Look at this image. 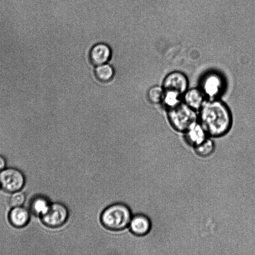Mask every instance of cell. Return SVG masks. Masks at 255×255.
<instances>
[{"label":"cell","mask_w":255,"mask_h":255,"mask_svg":"<svg viewBox=\"0 0 255 255\" xmlns=\"http://www.w3.org/2000/svg\"><path fill=\"white\" fill-rule=\"evenodd\" d=\"M198 122L207 135L217 137L226 134L232 124L228 107L217 99L206 100L199 110Z\"/></svg>","instance_id":"cell-1"},{"label":"cell","mask_w":255,"mask_h":255,"mask_svg":"<svg viewBox=\"0 0 255 255\" xmlns=\"http://www.w3.org/2000/svg\"><path fill=\"white\" fill-rule=\"evenodd\" d=\"M132 215L130 208L127 204L115 202L102 210L99 220L101 225L106 230L119 232L128 228Z\"/></svg>","instance_id":"cell-2"},{"label":"cell","mask_w":255,"mask_h":255,"mask_svg":"<svg viewBox=\"0 0 255 255\" xmlns=\"http://www.w3.org/2000/svg\"><path fill=\"white\" fill-rule=\"evenodd\" d=\"M167 117L170 124L174 129L183 132L198 122L197 111L183 101L168 109Z\"/></svg>","instance_id":"cell-3"},{"label":"cell","mask_w":255,"mask_h":255,"mask_svg":"<svg viewBox=\"0 0 255 255\" xmlns=\"http://www.w3.org/2000/svg\"><path fill=\"white\" fill-rule=\"evenodd\" d=\"M70 211L67 206L61 203L50 204L47 209L41 214L43 223L51 228H58L64 225L69 220Z\"/></svg>","instance_id":"cell-4"},{"label":"cell","mask_w":255,"mask_h":255,"mask_svg":"<svg viewBox=\"0 0 255 255\" xmlns=\"http://www.w3.org/2000/svg\"><path fill=\"white\" fill-rule=\"evenodd\" d=\"M224 82L216 73H209L204 76L200 83V90L209 99H216L223 91Z\"/></svg>","instance_id":"cell-5"},{"label":"cell","mask_w":255,"mask_h":255,"mask_svg":"<svg viewBox=\"0 0 255 255\" xmlns=\"http://www.w3.org/2000/svg\"><path fill=\"white\" fill-rule=\"evenodd\" d=\"M24 183V176L17 169L9 168L0 172V186L7 192L18 191L23 187Z\"/></svg>","instance_id":"cell-6"},{"label":"cell","mask_w":255,"mask_h":255,"mask_svg":"<svg viewBox=\"0 0 255 255\" xmlns=\"http://www.w3.org/2000/svg\"><path fill=\"white\" fill-rule=\"evenodd\" d=\"M162 87L164 90L175 91L183 96L188 89V80L183 73L173 71L165 76Z\"/></svg>","instance_id":"cell-7"},{"label":"cell","mask_w":255,"mask_h":255,"mask_svg":"<svg viewBox=\"0 0 255 255\" xmlns=\"http://www.w3.org/2000/svg\"><path fill=\"white\" fill-rule=\"evenodd\" d=\"M152 223L147 215L142 213L133 214L130 220L128 228L129 232L138 237H144L150 231Z\"/></svg>","instance_id":"cell-8"},{"label":"cell","mask_w":255,"mask_h":255,"mask_svg":"<svg viewBox=\"0 0 255 255\" xmlns=\"http://www.w3.org/2000/svg\"><path fill=\"white\" fill-rule=\"evenodd\" d=\"M112 54L110 46L106 43L100 42L91 47L88 56L90 63L97 66L107 63L111 58Z\"/></svg>","instance_id":"cell-9"},{"label":"cell","mask_w":255,"mask_h":255,"mask_svg":"<svg viewBox=\"0 0 255 255\" xmlns=\"http://www.w3.org/2000/svg\"><path fill=\"white\" fill-rule=\"evenodd\" d=\"M205 101V96L200 88L188 89L182 96V101L196 111Z\"/></svg>","instance_id":"cell-10"},{"label":"cell","mask_w":255,"mask_h":255,"mask_svg":"<svg viewBox=\"0 0 255 255\" xmlns=\"http://www.w3.org/2000/svg\"><path fill=\"white\" fill-rule=\"evenodd\" d=\"M184 133L186 142L194 147L207 137L206 131L198 122L191 126Z\"/></svg>","instance_id":"cell-11"},{"label":"cell","mask_w":255,"mask_h":255,"mask_svg":"<svg viewBox=\"0 0 255 255\" xmlns=\"http://www.w3.org/2000/svg\"><path fill=\"white\" fill-rule=\"evenodd\" d=\"M11 224L16 227H22L26 225L29 219L28 211L20 206L13 207L8 215Z\"/></svg>","instance_id":"cell-12"},{"label":"cell","mask_w":255,"mask_h":255,"mask_svg":"<svg viewBox=\"0 0 255 255\" xmlns=\"http://www.w3.org/2000/svg\"><path fill=\"white\" fill-rule=\"evenodd\" d=\"M94 75L99 81L107 83L114 78L115 70L111 65L106 63L97 66L94 70Z\"/></svg>","instance_id":"cell-13"},{"label":"cell","mask_w":255,"mask_h":255,"mask_svg":"<svg viewBox=\"0 0 255 255\" xmlns=\"http://www.w3.org/2000/svg\"><path fill=\"white\" fill-rule=\"evenodd\" d=\"M182 95L170 90H164L162 103L168 109L172 108L180 103L182 101Z\"/></svg>","instance_id":"cell-14"},{"label":"cell","mask_w":255,"mask_h":255,"mask_svg":"<svg viewBox=\"0 0 255 255\" xmlns=\"http://www.w3.org/2000/svg\"><path fill=\"white\" fill-rule=\"evenodd\" d=\"M194 149L199 156L207 157L214 152L215 144L211 139L206 137L202 142L195 146Z\"/></svg>","instance_id":"cell-15"},{"label":"cell","mask_w":255,"mask_h":255,"mask_svg":"<svg viewBox=\"0 0 255 255\" xmlns=\"http://www.w3.org/2000/svg\"><path fill=\"white\" fill-rule=\"evenodd\" d=\"M164 95L162 87L154 86L149 89L147 93V98L150 103L157 104L162 103Z\"/></svg>","instance_id":"cell-16"},{"label":"cell","mask_w":255,"mask_h":255,"mask_svg":"<svg viewBox=\"0 0 255 255\" xmlns=\"http://www.w3.org/2000/svg\"><path fill=\"white\" fill-rule=\"evenodd\" d=\"M50 204L44 197H37L31 203V210L36 214H42L48 207Z\"/></svg>","instance_id":"cell-17"},{"label":"cell","mask_w":255,"mask_h":255,"mask_svg":"<svg viewBox=\"0 0 255 255\" xmlns=\"http://www.w3.org/2000/svg\"><path fill=\"white\" fill-rule=\"evenodd\" d=\"M25 201L24 195L20 192H15L10 197L9 199V204L12 207L20 206Z\"/></svg>","instance_id":"cell-18"},{"label":"cell","mask_w":255,"mask_h":255,"mask_svg":"<svg viewBox=\"0 0 255 255\" xmlns=\"http://www.w3.org/2000/svg\"><path fill=\"white\" fill-rule=\"evenodd\" d=\"M5 166V160L4 157L0 155V172L4 169Z\"/></svg>","instance_id":"cell-19"},{"label":"cell","mask_w":255,"mask_h":255,"mask_svg":"<svg viewBox=\"0 0 255 255\" xmlns=\"http://www.w3.org/2000/svg\"></svg>","instance_id":"cell-20"}]
</instances>
